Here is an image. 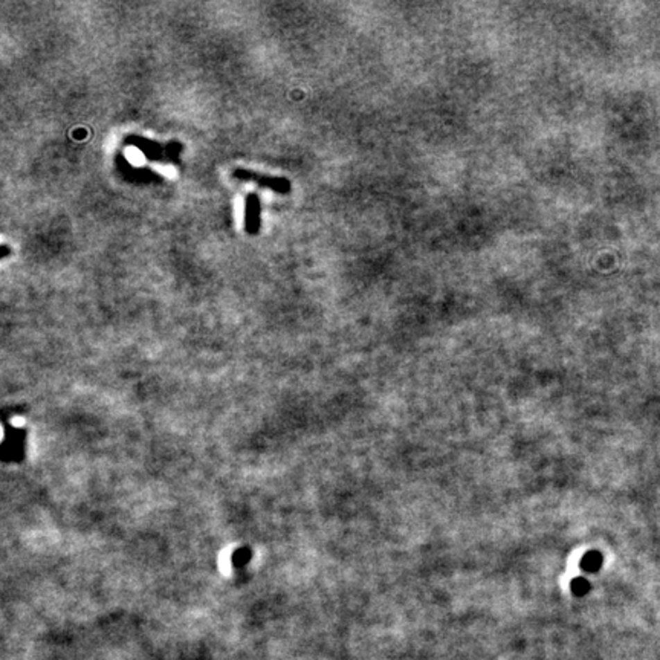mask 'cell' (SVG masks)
<instances>
[{
    "label": "cell",
    "instance_id": "3",
    "mask_svg": "<svg viewBox=\"0 0 660 660\" xmlns=\"http://www.w3.org/2000/svg\"><path fill=\"white\" fill-rule=\"evenodd\" d=\"M572 587L576 595H584L589 591V582L586 580H582V578H580V580L572 582Z\"/></svg>",
    "mask_w": 660,
    "mask_h": 660
},
{
    "label": "cell",
    "instance_id": "1",
    "mask_svg": "<svg viewBox=\"0 0 660 660\" xmlns=\"http://www.w3.org/2000/svg\"><path fill=\"white\" fill-rule=\"evenodd\" d=\"M248 204H250V209H248V211H250V217H248L246 227L251 232H254L256 229H259V200L254 198V194H251Z\"/></svg>",
    "mask_w": 660,
    "mask_h": 660
},
{
    "label": "cell",
    "instance_id": "2",
    "mask_svg": "<svg viewBox=\"0 0 660 660\" xmlns=\"http://www.w3.org/2000/svg\"><path fill=\"white\" fill-rule=\"evenodd\" d=\"M601 566H602V557L598 552H590L582 558L581 567L584 570H587V572H596L598 568H601Z\"/></svg>",
    "mask_w": 660,
    "mask_h": 660
}]
</instances>
